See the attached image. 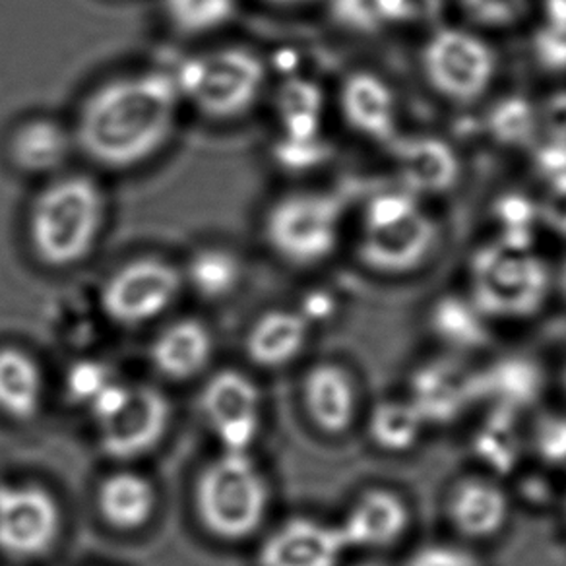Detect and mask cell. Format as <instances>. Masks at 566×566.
<instances>
[{
    "label": "cell",
    "instance_id": "obj_15",
    "mask_svg": "<svg viewBox=\"0 0 566 566\" xmlns=\"http://www.w3.org/2000/svg\"><path fill=\"white\" fill-rule=\"evenodd\" d=\"M408 524V504L396 491L369 489L338 526L349 549H380L398 542Z\"/></svg>",
    "mask_w": 566,
    "mask_h": 566
},
{
    "label": "cell",
    "instance_id": "obj_41",
    "mask_svg": "<svg viewBox=\"0 0 566 566\" xmlns=\"http://www.w3.org/2000/svg\"><path fill=\"white\" fill-rule=\"evenodd\" d=\"M260 2H266L274 9H301V7L313 4L316 0H260Z\"/></svg>",
    "mask_w": 566,
    "mask_h": 566
},
{
    "label": "cell",
    "instance_id": "obj_25",
    "mask_svg": "<svg viewBox=\"0 0 566 566\" xmlns=\"http://www.w3.org/2000/svg\"><path fill=\"white\" fill-rule=\"evenodd\" d=\"M167 24L182 38H210L235 22L239 0H159Z\"/></svg>",
    "mask_w": 566,
    "mask_h": 566
},
{
    "label": "cell",
    "instance_id": "obj_28",
    "mask_svg": "<svg viewBox=\"0 0 566 566\" xmlns=\"http://www.w3.org/2000/svg\"><path fill=\"white\" fill-rule=\"evenodd\" d=\"M434 334L449 346L472 349L488 342L485 315L473 303L458 297H444L431 313Z\"/></svg>",
    "mask_w": 566,
    "mask_h": 566
},
{
    "label": "cell",
    "instance_id": "obj_6",
    "mask_svg": "<svg viewBox=\"0 0 566 566\" xmlns=\"http://www.w3.org/2000/svg\"><path fill=\"white\" fill-rule=\"evenodd\" d=\"M473 305L493 318H527L542 308L549 275L526 249L488 247L472 266Z\"/></svg>",
    "mask_w": 566,
    "mask_h": 566
},
{
    "label": "cell",
    "instance_id": "obj_33",
    "mask_svg": "<svg viewBox=\"0 0 566 566\" xmlns=\"http://www.w3.org/2000/svg\"><path fill=\"white\" fill-rule=\"evenodd\" d=\"M332 14L354 30H373L380 24L377 0H332Z\"/></svg>",
    "mask_w": 566,
    "mask_h": 566
},
{
    "label": "cell",
    "instance_id": "obj_5",
    "mask_svg": "<svg viewBox=\"0 0 566 566\" xmlns=\"http://www.w3.org/2000/svg\"><path fill=\"white\" fill-rule=\"evenodd\" d=\"M339 205L321 192H290L275 198L262 218L270 251L292 266H315L338 243Z\"/></svg>",
    "mask_w": 566,
    "mask_h": 566
},
{
    "label": "cell",
    "instance_id": "obj_19",
    "mask_svg": "<svg viewBox=\"0 0 566 566\" xmlns=\"http://www.w3.org/2000/svg\"><path fill=\"white\" fill-rule=\"evenodd\" d=\"M308 323L295 311H270L252 324L247 352L260 367H282L303 352L308 339Z\"/></svg>",
    "mask_w": 566,
    "mask_h": 566
},
{
    "label": "cell",
    "instance_id": "obj_20",
    "mask_svg": "<svg viewBox=\"0 0 566 566\" xmlns=\"http://www.w3.org/2000/svg\"><path fill=\"white\" fill-rule=\"evenodd\" d=\"M158 495L148 478L140 473L118 472L103 480L97 504L109 526L133 532L146 526L156 512Z\"/></svg>",
    "mask_w": 566,
    "mask_h": 566
},
{
    "label": "cell",
    "instance_id": "obj_39",
    "mask_svg": "<svg viewBox=\"0 0 566 566\" xmlns=\"http://www.w3.org/2000/svg\"><path fill=\"white\" fill-rule=\"evenodd\" d=\"M545 125L557 140H566V94L551 99L545 109Z\"/></svg>",
    "mask_w": 566,
    "mask_h": 566
},
{
    "label": "cell",
    "instance_id": "obj_26",
    "mask_svg": "<svg viewBox=\"0 0 566 566\" xmlns=\"http://www.w3.org/2000/svg\"><path fill=\"white\" fill-rule=\"evenodd\" d=\"M241 274L243 268L233 252L220 247H206L192 254L182 277L206 300H220L235 290Z\"/></svg>",
    "mask_w": 566,
    "mask_h": 566
},
{
    "label": "cell",
    "instance_id": "obj_31",
    "mask_svg": "<svg viewBox=\"0 0 566 566\" xmlns=\"http://www.w3.org/2000/svg\"><path fill=\"white\" fill-rule=\"evenodd\" d=\"M535 115L524 99L511 97L499 103L491 113V128L499 140L518 144L534 133Z\"/></svg>",
    "mask_w": 566,
    "mask_h": 566
},
{
    "label": "cell",
    "instance_id": "obj_18",
    "mask_svg": "<svg viewBox=\"0 0 566 566\" xmlns=\"http://www.w3.org/2000/svg\"><path fill=\"white\" fill-rule=\"evenodd\" d=\"M212 352V334L205 324L182 318L159 334L151 347V361L161 375L181 380L205 369Z\"/></svg>",
    "mask_w": 566,
    "mask_h": 566
},
{
    "label": "cell",
    "instance_id": "obj_24",
    "mask_svg": "<svg viewBox=\"0 0 566 566\" xmlns=\"http://www.w3.org/2000/svg\"><path fill=\"white\" fill-rule=\"evenodd\" d=\"M403 181L411 189L439 192L449 189L458 175L454 151L433 138H419L401 146L398 151Z\"/></svg>",
    "mask_w": 566,
    "mask_h": 566
},
{
    "label": "cell",
    "instance_id": "obj_40",
    "mask_svg": "<svg viewBox=\"0 0 566 566\" xmlns=\"http://www.w3.org/2000/svg\"><path fill=\"white\" fill-rule=\"evenodd\" d=\"M378 17L385 20H400L411 10V0H377Z\"/></svg>",
    "mask_w": 566,
    "mask_h": 566
},
{
    "label": "cell",
    "instance_id": "obj_1",
    "mask_svg": "<svg viewBox=\"0 0 566 566\" xmlns=\"http://www.w3.org/2000/svg\"><path fill=\"white\" fill-rule=\"evenodd\" d=\"M181 111L171 71L142 69L111 76L80 102L71 126L76 151L113 174L140 169L174 142Z\"/></svg>",
    "mask_w": 566,
    "mask_h": 566
},
{
    "label": "cell",
    "instance_id": "obj_38",
    "mask_svg": "<svg viewBox=\"0 0 566 566\" xmlns=\"http://www.w3.org/2000/svg\"><path fill=\"white\" fill-rule=\"evenodd\" d=\"M537 164L542 167L543 174L549 177L551 181L560 179L566 175V140L551 142L549 146H545L539 151Z\"/></svg>",
    "mask_w": 566,
    "mask_h": 566
},
{
    "label": "cell",
    "instance_id": "obj_36",
    "mask_svg": "<svg viewBox=\"0 0 566 566\" xmlns=\"http://www.w3.org/2000/svg\"><path fill=\"white\" fill-rule=\"evenodd\" d=\"M543 218L551 228L566 235V175L551 181L549 197L543 205Z\"/></svg>",
    "mask_w": 566,
    "mask_h": 566
},
{
    "label": "cell",
    "instance_id": "obj_42",
    "mask_svg": "<svg viewBox=\"0 0 566 566\" xmlns=\"http://www.w3.org/2000/svg\"><path fill=\"white\" fill-rule=\"evenodd\" d=\"M560 287H563V293L566 295V264L563 268V274H560Z\"/></svg>",
    "mask_w": 566,
    "mask_h": 566
},
{
    "label": "cell",
    "instance_id": "obj_43",
    "mask_svg": "<svg viewBox=\"0 0 566 566\" xmlns=\"http://www.w3.org/2000/svg\"><path fill=\"white\" fill-rule=\"evenodd\" d=\"M563 385H565V390H566V367H565V373H563Z\"/></svg>",
    "mask_w": 566,
    "mask_h": 566
},
{
    "label": "cell",
    "instance_id": "obj_35",
    "mask_svg": "<svg viewBox=\"0 0 566 566\" xmlns=\"http://www.w3.org/2000/svg\"><path fill=\"white\" fill-rule=\"evenodd\" d=\"M465 9L485 24H506L518 17L524 0H464Z\"/></svg>",
    "mask_w": 566,
    "mask_h": 566
},
{
    "label": "cell",
    "instance_id": "obj_30",
    "mask_svg": "<svg viewBox=\"0 0 566 566\" xmlns=\"http://www.w3.org/2000/svg\"><path fill=\"white\" fill-rule=\"evenodd\" d=\"M115 380L113 370L102 361L84 359L74 363L66 373V392L72 401L90 408L92 401Z\"/></svg>",
    "mask_w": 566,
    "mask_h": 566
},
{
    "label": "cell",
    "instance_id": "obj_16",
    "mask_svg": "<svg viewBox=\"0 0 566 566\" xmlns=\"http://www.w3.org/2000/svg\"><path fill=\"white\" fill-rule=\"evenodd\" d=\"M303 398L308 417L324 433H346L354 423L357 408L354 380L339 365L321 363L308 370Z\"/></svg>",
    "mask_w": 566,
    "mask_h": 566
},
{
    "label": "cell",
    "instance_id": "obj_9",
    "mask_svg": "<svg viewBox=\"0 0 566 566\" xmlns=\"http://www.w3.org/2000/svg\"><path fill=\"white\" fill-rule=\"evenodd\" d=\"M200 406L223 452L251 450L262 427V396L251 378L220 370L205 386Z\"/></svg>",
    "mask_w": 566,
    "mask_h": 566
},
{
    "label": "cell",
    "instance_id": "obj_27",
    "mask_svg": "<svg viewBox=\"0 0 566 566\" xmlns=\"http://www.w3.org/2000/svg\"><path fill=\"white\" fill-rule=\"evenodd\" d=\"M424 423L413 401H380L370 413V437L382 450L403 452L416 444Z\"/></svg>",
    "mask_w": 566,
    "mask_h": 566
},
{
    "label": "cell",
    "instance_id": "obj_21",
    "mask_svg": "<svg viewBox=\"0 0 566 566\" xmlns=\"http://www.w3.org/2000/svg\"><path fill=\"white\" fill-rule=\"evenodd\" d=\"M45 380L32 355L17 347L0 349V411L17 421H30L43 406Z\"/></svg>",
    "mask_w": 566,
    "mask_h": 566
},
{
    "label": "cell",
    "instance_id": "obj_12",
    "mask_svg": "<svg viewBox=\"0 0 566 566\" xmlns=\"http://www.w3.org/2000/svg\"><path fill=\"white\" fill-rule=\"evenodd\" d=\"M433 239V223L413 206L396 220L365 228L361 259L378 272L401 274L427 256Z\"/></svg>",
    "mask_w": 566,
    "mask_h": 566
},
{
    "label": "cell",
    "instance_id": "obj_17",
    "mask_svg": "<svg viewBox=\"0 0 566 566\" xmlns=\"http://www.w3.org/2000/svg\"><path fill=\"white\" fill-rule=\"evenodd\" d=\"M449 514L460 534L488 539L503 530L511 504L496 483L472 478L458 483L450 495Z\"/></svg>",
    "mask_w": 566,
    "mask_h": 566
},
{
    "label": "cell",
    "instance_id": "obj_10",
    "mask_svg": "<svg viewBox=\"0 0 566 566\" xmlns=\"http://www.w3.org/2000/svg\"><path fill=\"white\" fill-rule=\"evenodd\" d=\"M171 406L164 394L151 386L128 388L120 408L97 423L103 452L117 460H133L156 449L166 437Z\"/></svg>",
    "mask_w": 566,
    "mask_h": 566
},
{
    "label": "cell",
    "instance_id": "obj_4",
    "mask_svg": "<svg viewBox=\"0 0 566 566\" xmlns=\"http://www.w3.org/2000/svg\"><path fill=\"white\" fill-rule=\"evenodd\" d=\"M268 501L266 478L249 452H221L202 470L195 489L202 526L226 542L254 534L266 516Z\"/></svg>",
    "mask_w": 566,
    "mask_h": 566
},
{
    "label": "cell",
    "instance_id": "obj_2",
    "mask_svg": "<svg viewBox=\"0 0 566 566\" xmlns=\"http://www.w3.org/2000/svg\"><path fill=\"white\" fill-rule=\"evenodd\" d=\"M109 220V197L90 174L64 171L33 197L25 233L43 266L66 270L92 256Z\"/></svg>",
    "mask_w": 566,
    "mask_h": 566
},
{
    "label": "cell",
    "instance_id": "obj_3",
    "mask_svg": "<svg viewBox=\"0 0 566 566\" xmlns=\"http://www.w3.org/2000/svg\"><path fill=\"white\" fill-rule=\"evenodd\" d=\"M182 107L212 123H235L259 107L268 87V64L259 51L220 45L185 56L171 71Z\"/></svg>",
    "mask_w": 566,
    "mask_h": 566
},
{
    "label": "cell",
    "instance_id": "obj_14",
    "mask_svg": "<svg viewBox=\"0 0 566 566\" xmlns=\"http://www.w3.org/2000/svg\"><path fill=\"white\" fill-rule=\"evenodd\" d=\"M74 154L76 142L71 126L43 115L18 123L7 140L10 166L45 181L64 174Z\"/></svg>",
    "mask_w": 566,
    "mask_h": 566
},
{
    "label": "cell",
    "instance_id": "obj_7",
    "mask_svg": "<svg viewBox=\"0 0 566 566\" xmlns=\"http://www.w3.org/2000/svg\"><path fill=\"white\" fill-rule=\"evenodd\" d=\"M182 272L161 256H138L107 277L102 307L113 323L138 326L164 315L182 290Z\"/></svg>",
    "mask_w": 566,
    "mask_h": 566
},
{
    "label": "cell",
    "instance_id": "obj_13",
    "mask_svg": "<svg viewBox=\"0 0 566 566\" xmlns=\"http://www.w3.org/2000/svg\"><path fill=\"white\" fill-rule=\"evenodd\" d=\"M347 547L339 526L313 518H292L268 535L260 566H338Z\"/></svg>",
    "mask_w": 566,
    "mask_h": 566
},
{
    "label": "cell",
    "instance_id": "obj_34",
    "mask_svg": "<svg viewBox=\"0 0 566 566\" xmlns=\"http://www.w3.org/2000/svg\"><path fill=\"white\" fill-rule=\"evenodd\" d=\"M532 213H534L532 206L522 197L504 198L503 202L499 205V216H501V220L504 221L506 229L511 231V239L504 243L506 247L524 249V247L518 243V237H522V239L526 241Z\"/></svg>",
    "mask_w": 566,
    "mask_h": 566
},
{
    "label": "cell",
    "instance_id": "obj_37",
    "mask_svg": "<svg viewBox=\"0 0 566 566\" xmlns=\"http://www.w3.org/2000/svg\"><path fill=\"white\" fill-rule=\"evenodd\" d=\"M537 53L543 63L551 69H565L566 66V30L553 28L542 33L537 40Z\"/></svg>",
    "mask_w": 566,
    "mask_h": 566
},
{
    "label": "cell",
    "instance_id": "obj_11",
    "mask_svg": "<svg viewBox=\"0 0 566 566\" xmlns=\"http://www.w3.org/2000/svg\"><path fill=\"white\" fill-rule=\"evenodd\" d=\"M424 69L439 92L458 102H470L488 90L495 59L478 38L447 30L427 45Z\"/></svg>",
    "mask_w": 566,
    "mask_h": 566
},
{
    "label": "cell",
    "instance_id": "obj_8",
    "mask_svg": "<svg viewBox=\"0 0 566 566\" xmlns=\"http://www.w3.org/2000/svg\"><path fill=\"white\" fill-rule=\"evenodd\" d=\"M63 526L61 509L48 489L0 485V551L14 558L43 557Z\"/></svg>",
    "mask_w": 566,
    "mask_h": 566
},
{
    "label": "cell",
    "instance_id": "obj_23",
    "mask_svg": "<svg viewBox=\"0 0 566 566\" xmlns=\"http://www.w3.org/2000/svg\"><path fill=\"white\" fill-rule=\"evenodd\" d=\"M347 123L359 133L385 138L392 130L394 103L388 87L370 74H355L342 92Z\"/></svg>",
    "mask_w": 566,
    "mask_h": 566
},
{
    "label": "cell",
    "instance_id": "obj_22",
    "mask_svg": "<svg viewBox=\"0 0 566 566\" xmlns=\"http://www.w3.org/2000/svg\"><path fill=\"white\" fill-rule=\"evenodd\" d=\"M475 394V377H465L457 367L437 363L417 373L411 401L424 421H447Z\"/></svg>",
    "mask_w": 566,
    "mask_h": 566
},
{
    "label": "cell",
    "instance_id": "obj_29",
    "mask_svg": "<svg viewBox=\"0 0 566 566\" xmlns=\"http://www.w3.org/2000/svg\"><path fill=\"white\" fill-rule=\"evenodd\" d=\"M539 386V377L534 365L526 361L499 363L491 367L483 377L475 378V392L493 394L496 400L504 401L509 406L526 403L534 398Z\"/></svg>",
    "mask_w": 566,
    "mask_h": 566
},
{
    "label": "cell",
    "instance_id": "obj_32",
    "mask_svg": "<svg viewBox=\"0 0 566 566\" xmlns=\"http://www.w3.org/2000/svg\"><path fill=\"white\" fill-rule=\"evenodd\" d=\"M406 566H481V563L472 551L447 543H431L419 547Z\"/></svg>",
    "mask_w": 566,
    "mask_h": 566
}]
</instances>
